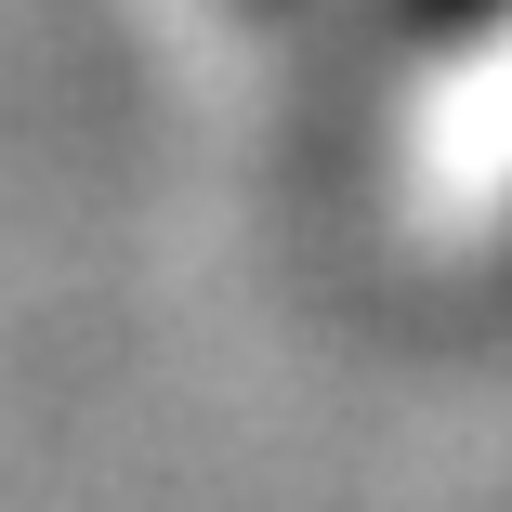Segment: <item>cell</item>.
<instances>
[{"instance_id": "cell-1", "label": "cell", "mask_w": 512, "mask_h": 512, "mask_svg": "<svg viewBox=\"0 0 512 512\" xmlns=\"http://www.w3.org/2000/svg\"><path fill=\"white\" fill-rule=\"evenodd\" d=\"M421 14H486V0H421Z\"/></svg>"}]
</instances>
